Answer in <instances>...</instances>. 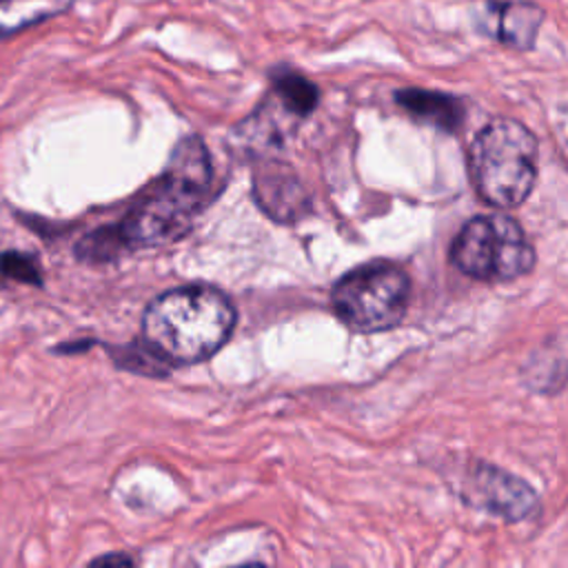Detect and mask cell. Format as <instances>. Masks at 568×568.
Masks as SVG:
<instances>
[{"label": "cell", "instance_id": "8992f818", "mask_svg": "<svg viewBox=\"0 0 568 568\" xmlns=\"http://www.w3.org/2000/svg\"><path fill=\"white\" fill-rule=\"evenodd\" d=\"M462 497L490 515H499L508 521L530 517L539 497L524 479L506 473L488 462H473L462 481Z\"/></svg>", "mask_w": 568, "mask_h": 568}, {"label": "cell", "instance_id": "30bf717a", "mask_svg": "<svg viewBox=\"0 0 568 568\" xmlns=\"http://www.w3.org/2000/svg\"><path fill=\"white\" fill-rule=\"evenodd\" d=\"M73 2L75 0H0V40L69 11Z\"/></svg>", "mask_w": 568, "mask_h": 568}, {"label": "cell", "instance_id": "9c48e42d", "mask_svg": "<svg viewBox=\"0 0 568 568\" xmlns=\"http://www.w3.org/2000/svg\"><path fill=\"white\" fill-rule=\"evenodd\" d=\"M395 102L417 122L442 129L446 133L459 131L466 118V106L457 95L433 91V89H419V87L399 89L395 93Z\"/></svg>", "mask_w": 568, "mask_h": 568}, {"label": "cell", "instance_id": "5bb4252c", "mask_svg": "<svg viewBox=\"0 0 568 568\" xmlns=\"http://www.w3.org/2000/svg\"><path fill=\"white\" fill-rule=\"evenodd\" d=\"M93 564L95 566H104V564H133V559L131 557H126V555H106V557H100V559H93Z\"/></svg>", "mask_w": 568, "mask_h": 568}, {"label": "cell", "instance_id": "52a82bcc", "mask_svg": "<svg viewBox=\"0 0 568 568\" xmlns=\"http://www.w3.org/2000/svg\"><path fill=\"white\" fill-rule=\"evenodd\" d=\"M473 22L486 38L515 51H528L539 36L544 9L528 0H479Z\"/></svg>", "mask_w": 568, "mask_h": 568}, {"label": "cell", "instance_id": "4fadbf2b", "mask_svg": "<svg viewBox=\"0 0 568 568\" xmlns=\"http://www.w3.org/2000/svg\"><path fill=\"white\" fill-rule=\"evenodd\" d=\"M0 271L18 282L24 284H40L42 275L40 268L36 264V260L27 253H18V251H7L0 255Z\"/></svg>", "mask_w": 568, "mask_h": 568}, {"label": "cell", "instance_id": "6da1fadb", "mask_svg": "<svg viewBox=\"0 0 568 568\" xmlns=\"http://www.w3.org/2000/svg\"><path fill=\"white\" fill-rule=\"evenodd\" d=\"M211 178L204 142L197 135L182 138L171 151L164 173L113 224L124 251L164 244L186 231L193 215L204 206Z\"/></svg>", "mask_w": 568, "mask_h": 568}, {"label": "cell", "instance_id": "7c38bea8", "mask_svg": "<svg viewBox=\"0 0 568 568\" xmlns=\"http://www.w3.org/2000/svg\"><path fill=\"white\" fill-rule=\"evenodd\" d=\"M524 377L530 388L539 393H555L568 379V364L555 353H537V357H530L528 366L524 368Z\"/></svg>", "mask_w": 568, "mask_h": 568}, {"label": "cell", "instance_id": "3957f363", "mask_svg": "<svg viewBox=\"0 0 568 568\" xmlns=\"http://www.w3.org/2000/svg\"><path fill=\"white\" fill-rule=\"evenodd\" d=\"M468 171L486 204L515 209L537 180V140L519 120L495 118L473 138Z\"/></svg>", "mask_w": 568, "mask_h": 568}, {"label": "cell", "instance_id": "8fae6325", "mask_svg": "<svg viewBox=\"0 0 568 568\" xmlns=\"http://www.w3.org/2000/svg\"><path fill=\"white\" fill-rule=\"evenodd\" d=\"M273 95L282 102V106L288 113H293L297 118L313 113V109L320 102L317 87L308 78H304L297 71H291V69L277 71L273 75Z\"/></svg>", "mask_w": 568, "mask_h": 568}, {"label": "cell", "instance_id": "7a4b0ae2", "mask_svg": "<svg viewBox=\"0 0 568 568\" xmlns=\"http://www.w3.org/2000/svg\"><path fill=\"white\" fill-rule=\"evenodd\" d=\"M235 326L231 300L204 284L155 297L142 317V342L166 364H195L222 348Z\"/></svg>", "mask_w": 568, "mask_h": 568}, {"label": "cell", "instance_id": "ba28073f", "mask_svg": "<svg viewBox=\"0 0 568 568\" xmlns=\"http://www.w3.org/2000/svg\"><path fill=\"white\" fill-rule=\"evenodd\" d=\"M255 197L260 206L280 222H291L308 209V195L295 173L282 164H266L255 173Z\"/></svg>", "mask_w": 568, "mask_h": 568}, {"label": "cell", "instance_id": "5b68a950", "mask_svg": "<svg viewBox=\"0 0 568 568\" xmlns=\"http://www.w3.org/2000/svg\"><path fill=\"white\" fill-rule=\"evenodd\" d=\"M410 280L393 262H368L337 280L331 293L335 315L359 333L395 326L408 306Z\"/></svg>", "mask_w": 568, "mask_h": 568}, {"label": "cell", "instance_id": "277c9868", "mask_svg": "<svg viewBox=\"0 0 568 568\" xmlns=\"http://www.w3.org/2000/svg\"><path fill=\"white\" fill-rule=\"evenodd\" d=\"M453 264L481 282H510L532 271L535 248L517 220L493 213L468 220L450 246Z\"/></svg>", "mask_w": 568, "mask_h": 568}]
</instances>
